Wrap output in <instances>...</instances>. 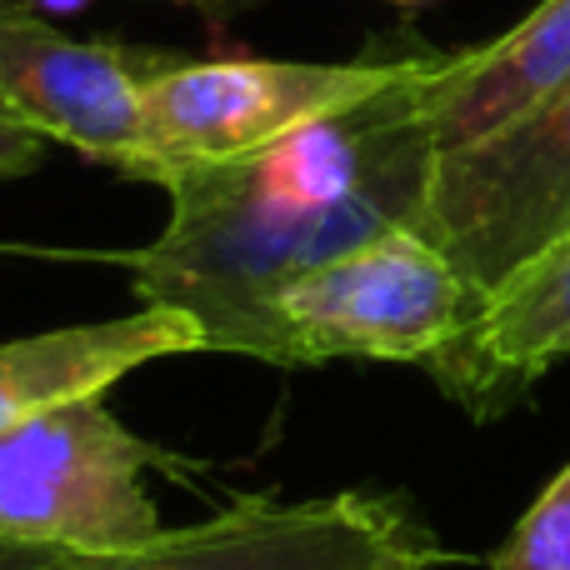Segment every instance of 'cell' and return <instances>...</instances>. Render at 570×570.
I'll return each instance as SVG.
<instances>
[{"mask_svg":"<svg viewBox=\"0 0 570 570\" xmlns=\"http://www.w3.org/2000/svg\"><path fill=\"white\" fill-rule=\"evenodd\" d=\"M570 230V86L475 146L435 156L415 236L481 305Z\"/></svg>","mask_w":570,"mask_h":570,"instance_id":"obj_5","label":"cell"},{"mask_svg":"<svg viewBox=\"0 0 570 570\" xmlns=\"http://www.w3.org/2000/svg\"><path fill=\"white\" fill-rule=\"evenodd\" d=\"M435 170L431 126H415L361 190L335 206L266 196L236 166H190L166 180L170 220L126 261L140 305H176L196 321L206 351L250 355L261 315L285 285L355 246L415 230Z\"/></svg>","mask_w":570,"mask_h":570,"instance_id":"obj_1","label":"cell"},{"mask_svg":"<svg viewBox=\"0 0 570 570\" xmlns=\"http://www.w3.org/2000/svg\"><path fill=\"white\" fill-rule=\"evenodd\" d=\"M46 156V136L30 130L26 120H16L6 106H0V180H16V176H30Z\"/></svg>","mask_w":570,"mask_h":570,"instance_id":"obj_12","label":"cell"},{"mask_svg":"<svg viewBox=\"0 0 570 570\" xmlns=\"http://www.w3.org/2000/svg\"><path fill=\"white\" fill-rule=\"evenodd\" d=\"M485 570H570V465L535 495Z\"/></svg>","mask_w":570,"mask_h":570,"instance_id":"obj_11","label":"cell"},{"mask_svg":"<svg viewBox=\"0 0 570 570\" xmlns=\"http://www.w3.org/2000/svg\"><path fill=\"white\" fill-rule=\"evenodd\" d=\"M570 86V0H541L505 36L445 50L421 86L435 156L475 146Z\"/></svg>","mask_w":570,"mask_h":570,"instance_id":"obj_9","label":"cell"},{"mask_svg":"<svg viewBox=\"0 0 570 570\" xmlns=\"http://www.w3.org/2000/svg\"><path fill=\"white\" fill-rule=\"evenodd\" d=\"M481 311V295L461 271L415 230L355 246L321 271L285 285L261 315L256 361H415L441 355Z\"/></svg>","mask_w":570,"mask_h":570,"instance_id":"obj_2","label":"cell"},{"mask_svg":"<svg viewBox=\"0 0 570 570\" xmlns=\"http://www.w3.org/2000/svg\"><path fill=\"white\" fill-rule=\"evenodd\" d=\"M570 355V230L505 281L461 335L425 371L471 415H495L521 401L551 365Z\"/></svg>","mask_w":570,"mask_h":570,"instance_id":"obj_8","label":"cell"},{"mask_svg":"<svg viewBox=\"0 0 570 570\" xmlns=\"http://www.w3.org/2000/svg\"><path fill=\"white\" fill-rule=\"evenodd\" d=\"M391 6H425V0H391Z\"/></svg>","mask_w":570,"mask_h":570,"instance_id":"obj_15","label":"cell"},{"mask_svg":"<svg viewBox=\"0 0 570 570\" xmlns=\"http://www.w3.org/2000/svg\"><path fill=\"white\" fill-rule=\"evenodd\" d=\"M160 451L96 401H70L0 435V535L60 556H120L166 525L146 491Z\"/></svg>","mask_w":570,"mask_h":570,"instance_id":"obj_4","label":"cell"},{"mask_svg":"<svg viewBox=\"0 0 570 570\" xmlns=\"http://www.w3.org/2000/svg\"><path fill=\"white\" fill-rule=\"evenodd\" d=\"M60 551L36 541H16V535H0V570H56Z\"/></svg>","mask_w":570,"mask_h":570,"instance_id":"obj_13","label":"cell"},{"mask_svg":"<svg viewBox=\"0 0 570 570\" xmlns=\"http://www.w3.org/2000/svg\"><path fill=\"white\" fill-rule=\"evenodd\" d=\"M150 70L156 56L76 40L20 0H0V106L46 140L156 186V150L140 106Z\"/></svg>","mask_w":570,"mask_h":570,"instance_id":"obj_7","label":"cell"},{"mask_svg":"<svg viewBox=\"0 0 570 570\" xmlns=\"http://www.w3.org/2000/svg\"><path fill=\"white\" fill-rule=\"evenodd\" d=\"M176 6H200V10H240V6H256V0H176Z\"/></svg>","mask_w":570,"mask_h":570,"instance_id":"obj_14","label":"cell"},{"mask_svg":"<svg viewBox=\"0 0 570 570\" xmlns=\"http://www.w3.org/2000/svg\"><path fill=\"white\" fill-rule=\"evenodd\" d=\"M186 351H206V341L176 305H140L136 315H116V321L60 325V331L6 341L0 345V435L70 401H96L130 371Z\"/></svg>","mask_w":570,"mask_h":570,"instance_id":"obj_10","label":"cell"},{"mask_svg":"<svg viewBox=\"0 0 570 570\" xmlns=\"http://www.w3.org/2000/svg\"><path fill=\"white\" fill-rule=\"evenodd\" d=\"M455 551L405 495H246L200 525L160 531L140 551L60 556L56 570H441Z\"/></svg>","mask_w":570,"mask_h":570,"instance_id":"obj_6","label":"cell"},{"mask_svg":"<svg viewBox=\"0 0 570 570\" xmlns=\"http://www.w3.org/2000/svg\"><path fill=\"white\" fill-rule=\"evenodd\" d=\"M435 56L441 50L361 60H156L140 96L156 186L176 170L246 160L291 130L345 116L421 76Z\"/></svg>","mask_w":570,"mask_h":570,"instance_id":"obj_3","label":"cell"}]
</instances>
